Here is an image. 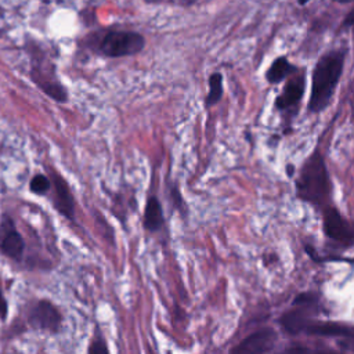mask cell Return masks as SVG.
<instances>
[{
  "label": "cell",
  "mask_w": 354,
  "mask_h": 354,
  "mask_svg": "<svg viewBox=\"0 0 354 354\" xmlns=\"http://www.w3.org/2000/svg\"><path fill=\"white\" fill-rule=\"evenodd\" d=\"M209 94L206 97V105L210 106L216 102H218V100L223 95V76L221 73L216 72L212 73L209 77Z\"/></svg>",
  "instance_id": "14"
},
{
  "label": "cell",
  "mask_w": 354,
  "mask_h": 354,
  "mask_svg": "<svg viewBox=\"0 0 354 354\" xmlns=\"http://www.w3.org/2000/svg\"><path fill=\"white\" fill-rule=\"evenodd\" d=\"M145 41L140 33L136 32H111L101 44L100 50L108 57H124L133 55L142 50Z\"/></svg>",
  "instance_id": "3"
},
{
  "label": "cell",
  "mask_w": 354,
  "mask_h": 354,
  "mask_svg": "<svg viewBox=\"0 0 354 354\" xmlns=\"http://www.w3.org/2000/svg\"><path fill=\"white\" fill-rule=\"evenodd\" d=\"M39 86L48 97H51L55 101L64 102L68 98V94H66L65 88L57 82H39Z\"/></svg>",
  "instance_id": "15"
},
{
  "label": "cell",
  "mask_w": 354,
  "mask_h": 354,
  "mask_svg": "<svg viewBox=\"0 0 354 354\" xmlns=\"http://www.w3.org/2000/svg\"><path fill=\"white\" fill-rule=\"evenodd\" d=\"M306 333L310 335H318V336H328V337H353L354 329L351 326H346L342 324H333V322H310L306 329Z\"/></svg>",
  "instance_id": "10"
},
{
  "label": "cell",
  "mask_w": 354,
  "mask_h": 354,
  "mask_svg": "<svg viewBox=\"0 0 354 354\" xmlns=\"http://www.w3.org/2000/svg\"><path fill=\"white\" fill-rule=\"evenodd\" d=\"M308 0H299V4H301V6H304L306 3H307Z\"/></svg>",
  "instance_id": "23"
},
{
  "label": "cell",
  "mask_w": 354,
  "mask_h": 354,
  "mask_svg": "<svg viewBox=\"0 0 354 354\" xmlns=\"http://www.w3.org/2000/svg\"><path fill=\"white\" fill-rule=\"evenodd\" d=\"M163 225V213L156 196H151L147 201L144 212V227L148 231H158Z\"/></svg>",
  "instance_id": "12"
},
{
  "label": "cell",
  "mask_w": 354,
  "mask_h": 354,
  "mask_svg": "<svg viewBox=\"0 0 354 354\" xmlns=\"http://www.w3.org/2000/svg\"><path fill=\"white\" fill-rule=\"evenodd\" d=\"M299 310H292L286 314L282 315L281 318V324L285 328V330H288L289 333H299V332H304L306 326L310 324V315L308 313L311 311V307H303L299 306Z\"/></svg>",
  "instance_id": "11"
},
{
  "label": "cell",
  "mask_w": 354,
  "mask_h": 354,
  "mask_svg": "<svg viewBox=\"0 0 354 354\" xmlns=\"http://www.w3.org/2000/svg\"><path fill=\"white\" fill-rule=\"evenodd\" d=\"M324 232L343 246L354 245V223L346 220L335 207H326L324 212Z\"/></svg>",
  "instance_id": "4"
},
{
  "label": "cell",
  "mask_w": 354,
  "mask_h": 354,
  "mask_svg": "<svg viewBox=\"0 0 354 354\" xmlns=\"http://www.w3.org/2000/svg\"><path fill=\"white\" fill-rule=\"evenodd\" d=\"M145 1H148V3H159L162 0H145Z\"/></svg>",
  "instance_id": "24"
},
{
  "label": "cell",
  "mask_w": 354,
  "mask_h": 354,
  "mask_svg": "<svg viewBox=\"0 0 354 354\" xmlns=\"http://www.w3.org/2000/svg\"><path fill=\"white\" fill-rule=\"evenodd\" d=\"M297 195L310 203L322 205L330 196V180L319 152H314L303 165L296 181Z\"/></svg>",
  "instance_id": "2"
},
{
  "label": "cell",
  "mask_w": 354,
  "mask_h": 354,
  "mask_svg": "<svg viewBox=\"0 0 354 354\" xmlns=\"http://www.w3.org/2000/svg\"><path fill=\"white\" fill-rule=\"evenodd\" d=\"M317 303H318V295L313 293V292L300 293L293 300V306H296V307H299V306L314 307V306H317Z\"/></svg>",
  "instance_id": "17"
},
{
  "label": "cell",
  "mask_w": 354,
  "mask_h": 354,
  "mask_svg": "<svg viewBox=\"0 0 354 354\" xmlns=\"http://www.w3.org/2000/svg\"><path fill=\"white\" fill-rule=\"evenodd\" d=\"M194 1H196V0H177V3H180V4H183V6H189V4H192Z\"/></svg>",
  "instance_id": "21"
},
{
  "label": "cell",
  "mask_w": 354,
  "mask_h": 354,
  "mask_svg": "<svg viewBox=\"0 0 354 354\" xmlns=\"http://www.w3.org/2000/svg\"><path fill=\"white\" fill-rule=\"evenodd\" d=\"M293 71H295L293 65H290L285 57H279L272 62V65L267 71V80L270 83H278Z\"/></svg>",
  "instance_id": "13"
},
{
  "label": "cell",
  "mask_w": 354,
  "mask_h": 354,
  "mask_svg": "<svg viewBox=\"0 0 354 354\" xmlns=\"http://www.w3.org/2000/svg\"><path fill=\"white\" fill-rule=\"evenodd\" d=\"M335 1L342 3V4H346V3H351V1H354V0H335Z\"/></svg>",
  "instance_id": "22"
},
{
  "label": "cell",
  "mask_w": 354,
  "mask_h": 354,
  "mask_svg": "<svg viewBox=\"0 0 354 354\" xmlns=\"http://www.w3.org/2000/svg\"><path fill=\"white\" fill-rule=\"evenodd\" d=\"M343 61L344 54L342 51H330L319 58L313 72L310 111L319 112L329 104L343 71Z\"/></svg>",
  "instance_id": "1"
},
{
  "label": "cell",
  "mask_w": 354,
  "mask_h": 354,
  "mask_svg": "<svg viewBox=\"0 0 354 354\" xmlns=\"http://www.w3.org/2000/svg\"><path fill=\"white\" fill-rule=\"evenodd\" d=\"M7 311H8L7 300H6L4 295H3V293H1V290H0V317H1V318H6Z\"/></svg>",
  "instance_id": "19"
},
{
  "label": "cell",
  "mask_w": 354,
  "mask_h": 354,
  "mask_svg": "<svg viewBox=\"0 0 354 354\" xmlns=\"http://www.w3.org/2000/svg\"><path fill=\"white\" fill-rule=\"evenodd\" d=\"M275 340H277V333L270 328H264L252 333L246 339H243L231 351L232 353H264V351H270L274 347Z\"/></svg>",
  "instance_id": "7"
},
{
  "label": "cell",
  "mask_w": 354,
  "mask_h": 354,
  "mask_svg": "<svg viewBox=\"0 0 354 354\" xmlns=\"http://www.w3.org/2000/svg\"><path fill=\"white\" fill-rule=\"evenodd\" d=\"M51 187V181L48 180L47 176L44 174H36L30 183H29V188L33 194H37V195H41V194H46Z\"/></svg>",
  "instance_id": "16"
},
{
  "label": "cell",
  "mask_w": 354,
  "mask_h": 354,
  "mask_svg": "<svg viewBox=\"0 0 354 354\" xmlns=\"http://www.w3.org/2000/svg\"><path fill=\"white\" fill-rule=\"evenodd\" d=\"M304 93V77L303 76H297L292 80H289L282 91L281 95H278L275 105L278 109H288L293 105H296L301 95Z\"/></svg>",
  "instance_id": "9"
},
{
  "label": "cell",
  "mask_w": 354,
  "mask_h": 354,
  "mask_svg": "<svg viewBox=\"0 0 354 354\" xmlns=\"http://www.w3.org/2000/svg\"><path fill=\"white\" fill-rule=\"evenodd\" d=\"M53 185H54V206L62 216H65L68 218H73L75 201H73V196H72L68 183L62 178L61 174L54 171L53 173Z\"/></svg>",
  "instance_id": "8"
},
{
  "label": "cell",
  "mask_w": 354,
  "mask_h": 354,
  "mask_svg": "<svg viewBox=\"0 0 354 354\" xmlns=\"http://www.w3.org/2000/svg\"><path fill=\"white\" fill-rule=\"evenodd\" d=\"M343 26L351 28L353 29V35H354V10L347 14V17H346V19L343 22Z\"/></svg>",
  "instance_id": "20"
},
{
  "label": "cell",
  "mask_w": 354,
  "mask_h": 354,
  "mask_svg": "<svg viewBox=\"0 0 354 354\" xmlns=\"http://www.w3.org/2000/svg\"><path fill=\"white\" fill-rule=\"evenodd\" d=\"M88 353L90 354H100V353H108V347L105 344V342L97 336L93 342H91V346L88 347Z\"/></svg>",
  "instance_id": "18"
},
{
  "label": "cell",
  "mask_w": 354,
  "mask_h": 354,
  "mask_svg": "<svg viewBox=\"0 0 354 354\" xmlns=\"http://www.w3.org/2000/svg\"><path fill=\"white\" fill-rule=\"evenodd\" d=\"M29 324L40 330L57 332L61 326V314L48 300H39L29 311Z\"/></svg>",
  "instance_id": "5"
},
{
  "label": "cell",
  "mask_w": 354,
  "mask_h": 354,
  "mask_svg": "<svg viewBox=\"0 0 354 354\" xmlns=\"http://www.w3.org/2000/svg\"><path fill=\"white\" fill-rule=\"evenodd\" d=\"M0 252L12 260H21L24 253V239L14 221L7 216L0 223Z\"/></svg>",
  "instance_id": "6"
}]
</instances>
